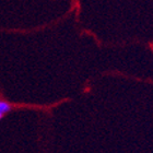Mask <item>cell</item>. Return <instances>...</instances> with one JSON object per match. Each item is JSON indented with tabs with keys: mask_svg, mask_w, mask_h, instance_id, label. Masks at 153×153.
Returning a JSON list of instances; mask_svg holds the SVG:
<instances>
[{
	"mask_svg": "<svg viewBox=\"0 0 153 153\" xmlns=\"http://www.w3.org/2000/svg\"><path fill=\"white\" fill-rule=\"evenodd\" d=\"M11 109H12V106H11V104H10L9 102H7L4 100L0 99V112L6 115V114H8Z\"/></svg>",
	"mask_w": 153,
	"mask_h": 153,
	"instance_id": "cell-1",
	"label": "cell"
},
{
	"mask_svg": "<svg viewBox=\"0 0 153 153\" xmlns=\"http://www.w3.org/2000/svg\"><path fill=\"white\" fill-rule=\"evenodd\" d=\"M3 116H4V114H2V113L0 112V120H1V119L3 118Z\"/></svg>",
	"mask_w": 153,
	"mask_h": 153,
	"instance_id": "cell-2",
	"label": "cell"
}]
</instances>
